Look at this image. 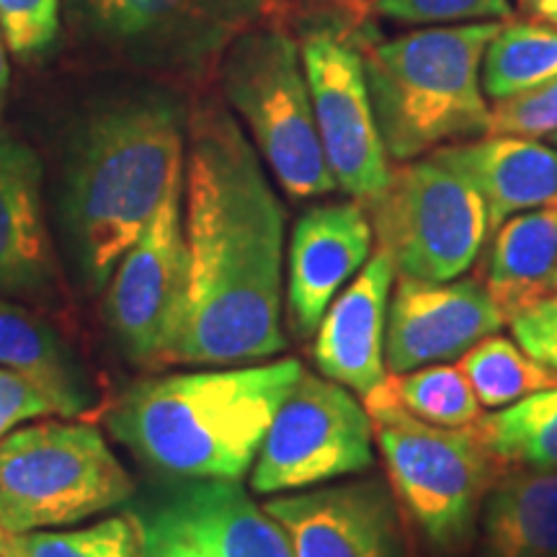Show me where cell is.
<instances>
[{"instance_id":"cell-1","label":"cell","mask_w":557,"mask_h":557,"mask_svg":"<svg viewBox=\"0 0 557 557\" xmlns=\"http://www.w3.org/2000/svg\"><path fill=\"white\" fill-rule=\"evenodd\" d=\"M284 230L287 214L238 120L199 101L184 171L186 289L160 367L246 364L287 348Z\"/></svg>"},{"instance_id":"cell-2","label":"cell","mask_w":557,"mask_h":557,"mask_svg":"<svg viewBox=\"0 0 557 557\" xmlns=\"http://www.w3.org/2000/svg\"><path fill=\"white\" fill-rule=\"evenodd\" d=\"M302 372L299 359H276L143 380L111 406L107 426L165 475L240 480Z\"/></svg>"},{"instance_id":"cell-3","label":"cell","mask_w":557,"mask_h":557,"mask_svg":"<svg viewBox=\"0 0 557 557\" xmlns=\"http://www.w3.org/2000/svg\"><path fill=\"white\" fill-rule=\"evenodd\" d=\"M184 171V120L160 96L114 103L83 124L67 158L65 220L96 289L109 282Z\"/></svg>"},{"instance_id":"cell-4","label":"cell","mask_w":557,"mask_h":557,"mask_svg":"<svg viewBox=\"0 0 557 557\" xmlns=\"http://www.w3.org/2000/svg\"><path fill=\"white\" fill-rule=\"evenodd\" d=\"M498 32V21H485L359 47L382 143L395 163L487 135L480 67Z\"/></svg>"},{"instance_id":"cell-5","label":"cell","mask_w":557,"mask_h":557,"mask_svg":"<svg viewBox=\"0 0 557 557\" xmlns=\"http://www.w3.org/2000/svg\"><path fill=\"white\" fill-rule=\"evenodd\" d=\"M389 475V487L408 517L438 549L470 540L483 500L506 468L487 449L478 423L459 429L431 426L408 413L389 380L364 398Z\"/></svg>"},{"instance_id":"cell-6","label":"cell","mask_w":557,"mask_h":557,"mask_svg":"<svg viewBox=\"0 0 557 557\" xmlns=\"http://www.w3.org/2000/svg\"><path fill=\"white\" fill-rule=\"evenodd\" d=\"M132 493L135 480L90 423L45 418L0 442V534L78 524Z\"/></svg>"},{"instance_id":"cell-7","label":"cell","mask_w":557,"mask_h":557,"mask_svg":"<svg viewBox=\"0 0 557 557\" xmlns=\"http://www.w3.org/2000/svg\"><path fill=\"white\" fill-rule=\"evenodd\" d=\"M218 70L227 103L246 122L278 186L295 199L325 197L336 189L292 34L253 26L227 47Z\"/></svg>"},{"instance_id":"cell-8","label":"cell","mask_w":557,"mask_h":557,"mask_svg":"<svg viewBox=\"0 0 557 557\" xmlns=\"http://www.w3.org/2000/svg\"><path fill=\"white\" fill-rule=\"evenodd\" d=\"M278 0H65L75 37L132 65L178 78L212 75L243 32Z\"/></svg>"},{"instance_id":"cell-9","label":"cell","mask_w":557,"mask_h":557,"mask_svg":"<svg viewBox=\"0 0 557 557\" xmlns=\"http://www.w3.org/2000/svg\"><path fill=\"white\" fill-rule=\"evenodd\" d=\"M377 248L398 276L449 282L462 276L483 248L487 209L465 173L436 156L389 171L385 191L367 201Z\"/></svg>"},{"instance_id":"cell-10","label":"cell","mask_w":557,"mask_h":557,"mask_svg":"<svg viewBox=\"0 0 557 557\" xmlns=\"http://www.w3.org/2000/svg\"><path fill=\"white\" fill-rule=\"evenodd\" d=\"M372 465L374 426L364 403L338 382L302 372L263 436L250 487L259 496H282Z\"/></svg>"},{"instance_id":"cell-11","label":"cell","mask_w":557,"mask_h":557,"mask_svg":"<svg viewBox=\"0 0 557 557\" xmlns=\"http://www.w3.org/2000/svg\"><path fill=\"white\" fill-rule=\"evenodd\" d=\"M297 45L329 169L338 189L367 205L385 191L393 169L369 99L359 45L325 24L305 29Z\"/></svg>"},{"instance_id":"cell-12","label":"cell","mask_w":557,"mask_h":557,"mask_svg":"<svg viewBox=\"0 0 557 557\" xmlns=\"http://www.w3.org/2000/svg\"><path fill=\"white\" fill-rule=\"evenodd\" d=\"M184 181L109 276L107 320L124 354L143 367L163 364L186 289Z\"/></svg>"},{"instance_id":"cell-13","label":"cell","mask_w":557,"mask_h":557,"mask_svg":"<svg viewBox=\"0 0 557 557\" xmlns=\"http://www.w3.org/2000/svg\"><path fill=\"white\" fill-rule=\"evenodd\" d=\"M506 323L478 278L426 282L398 276L387 312L385 367L389 374H406L459 359Z\"/></svg>"},{"instance_id":"cell-14","label":"cell","mask_w":557,"mask_h":557,"mask_svg":"<svg viewBox=\"0 0 557 557\" xmlns=\"http://www.w3.org/2000/svg\"><path fill=\"white\" fill-rule=\"evenodd\" d=\"M295 557H403L393 487L377 478L269 498Z\"/></svg>"},{"instance_id":"cell-15","label":"cell","mask_w":557,"mask_h":557,"mask_svg":"<svg viewBox=\"0 0 557 557\" xmlns=\"http://www.w3.org/2000/svg\"><path fill=\"white\" fill-rule=\"evenodd\" d=\"M45 165L32 145L0 132V297L60 308L65 284L45 214Z\"/></svg>"},{"instance_id":"cell-16","label":"cell","mask_w":557,"mask_h":557,"mask_svg":"<svg viewBox=\"0 0 557 557\" xmlns=\"http://www.w3.org/2000/svg\"><path fill=\"white\" fill-rule=\"evenodd\" d=\"M374 230L359 199L318 205L297 220L287 261V315L297 338L315 336L341 287L369 261Z\"/></svg>"},{"instance_id":"cell-17","label":"cell","mask_w":557,"mask_h":557,"mask_svg":"<svg viewBox=\"0 0 557 557\" xmlns=\"http://www.w3.org/2000/svg\"><path fill=\"white\" fill-rule=\"evenodd\" d=\"M395 276L389 256L374 250L351 284L338 292L315 331L312 357L320 374L361 398L387 380L385 333Z\"/></svg>"},{"instance_id":"cell-18","label":"cell","mask_w":557,"mask_h":557,"mask_svg":"<svg viewBox=\"0 0 557 557\" xmlns=\"http://www.w3.org/2000/svg\"><path fill=\"white\" fill-rule=\"evenodd\" d=\"M470 178L496 230L527 209L557 205V150L532 137L485 135L431 152Z\"/></svg>"},{"instance_id":"cell-19","label":"cell","mask_w":557,"mask_h":557,"mask_svg":"<svg viewBox=\"0 0 557 557\" xmlns=\"http://www.w3.org/2000/svg\"><path fill=\"white\" fill-rule=\"evenodd\" d=\"M165 508L209 557H295L284 529L240 480H194Z\"/></svg>"},{"instance_id":"cell-20","label":"cell","mask_w":557,"mask_h":557,"mask_svg":"<svg viewBox=\"0 0 557 557\" xmlns=\"http://www.w3.org/2000/svg\"><path fill=\"white\" fill-rule=\"evenodd\" d=\"M557 205L513 214L496 227L480 278L506 320L555 295Z\"/></svg>"},{"instance_id":"cell-21","label":"cell","mask_w":557,"mask_h":557,"mask_svg":"<svg viewBox=\"0 0 557 557\" xmlns=\"http://www.w3.org/2000/svg\"><path fill=\"white\" fill-rule=\"evenodd\" d=\"M485 557H557V470L506 468L480 508Z\"/></svg>"},{"instance_id":"cell-22","label":"cell","mask_w":557,"mask_h":557,"mask_svg":"<svg viewBox=\"0 0 557 557\" xmlns=\"http://www.w3.org/2000/svg\"><path fill=\"white\" fill-rule=\"evenodd\" d=\"M0 367L34 382L60 416L78 418L94 406L88 377L52 325L9 297H0Z\"/></svg>"},{"instance_id":"cell-23","label":"cell","mask_w":557,"mask_h":557,"mask_svg":"<svg viewBox=\"0 0 557 557\" xmlns=\"http://www.w3.org/2000/svg\"><path fill=\"white\" fill-rule=\"evenodd\" d=\"M478 429L504 468L557 470V387L483 416Z\"/></svg>"},{"instance_id":"cell-24","label":"cell","mask_w":557,"mask_h":557,"mask_svg":"<svg viewBox=\"0 0 557 557\" xmlns=\"http://www.w3.org/2000/svg\"><path fill=\"white\" fill-rule=\"evenodd\" d=\"M557 81V29L545 24H508L483 54V90L504 101Z\"/></svg>"},{"instance_id":"cell-25","label":"cell","mask_w":557,"mask_h":557,"mask_svg":"<svg viewBox=\"0 0 557 557\" xmlns=\"http://www.w3.org/2000/svg\"><path fill=\"white\" fill-rule=\"evenodd\" d=\"M459 372L475 389L483 408H506L527 395L557 387V369H549L504 336H487L465 351Z\"/></svg>"},{"instance_id":"cell-26","label":"cell","mask_w":557,"mask_h":557,"mask_svg":"<svg viewBox=\"0 0 557 557\" xmlns=\"http://www.w3.org/2000/svg\"><path fill=\"white\" fill-rule=\"evenodd\" d=\"M143 542L145 521L122 513L67 532L34 529L3 534L0 557H143Z\"/></svg>"},{"instance_id":"cell-27","label":"cell","mask_w":557,"mask_h":557,"mask_svg":"<svg viewBox=\"0 0 557 557\" xmlns=\"http://www.w3.org/2000/svg\"><path fill=\"white\" fill-rule=\"evenodd\" d=\"M387 380L400 406L431 426H472L485 416L457 364H429L406 374H387Z\"/></svg>"},{"instance_id":"cell-28","label":"cell","mask_w":557,"mask_h":557,"mask_svg":"<svg viewBox=\"0 0 557 557\" xmlns=\"http://www.w3.org/2000/svg\"><path fill=\"white\" fill-rule=\"evenodd\" d=\"M62 0H0V34L18 58L50 50L60 32Z\"/></svg>"},{"instance_id":"cell-29","label":"cell","mask_w":557,"mask_h":557,"mask_svg":"<svg viewBox=\"0 0 557 557\" xmlns=\"http://www.w3.org/2000/svg\"><path fill=\"white\" fill-rule=\"evenodd\" d=\"M557 132V81L496 101L491 109L487 135L545 137Z\"/></svg>"},{"instance_id":"cell-30","label":"cell","mask_w":557,"mask_h":557,"mask_svg":"<svg viewBox=\"0 0 557 557\" xmlns=\"http://www.w3.org/2000/svg\"><path fill=\"white\" fill-rule=\"evenodd\" d=\"M374 11L403 24L511 18L508 0H374Z\"/></svg>"},{"instance_id":"cell-31","label":"cell","mask_w":557,"mask_h":557,"mask_svg":"<svg viewBox=\"0 0 557 557\" xmlns=\"http://www.w3.org/2000/svg\"><path fill=\"white\" fill-rule=\"evenodd\" d=\"M50 416H60L58 408L34 382L0 367V442L21 423Z\"/></svg>"},{"instance_id":"cell-32","label":"cell","mask_w":557,"mask_h":557,"mask_svg":"<svg viewBox=\"0 0 557 557\" xmlns=\"http://www.w3.org/2000/svg\"><path fill=\"white\" fill-rule=\"evenodd\" d=\"M511 329L529 357L557 369V292L513 318Z\"/></svg>"},{"instance_id":"cell-33","label":"cell","mask_w":557,"mask_h":557,"mask_svg":"<svg viewBox=\"0 0 557 557\" xmlns=\"http://www.w3.org/2000/svg\"><path fill=\"white\" fill-rule=\"evenodd\" d=\"M143 557H209L184 527L173 519L169 508L158 511L156 517L145 519Z\"/></svg>"},{"instance_id":"cell-34","label":"cell","mask_w":557,"mask_h":557,"mask_svg":"<svg viewBox=\"0 0 557 557\" xmlns=\"http://www.w3.org/2000/svg\"><path fill=\"white\" fill-rule=\"evenodd\" d=\"M527 11H532L534 16L549 21V24L557 26V0H521Z\"/></svg>"},{"instance_id":"cell-35","label":"cell","mask_w":557,"mask_h":557,"mask_svg":"<svg viewBox=\"0 0 557 557\" xmlns=\"http://www.w3.org/2000/svg\"><path fill=\"white\" fill-rule=\"evenodd\" d=\"M5 88H9V60H5V41L0 34V101H3Z\"/></svg>"},{"instance_id":"cell-36","label":"cell","mask_w":557,"mask_h":557,"mask_svg":"<svg viewBox=\"0 0 557 557\" xmlns=\"http://www.w3.org/2000/svg\"><path fill=\"white\" fill-rule=\"evenodd\" d=\"M549 143H553L555 148H557V132H553V135H549Z\"/></svg>"},{"instance_id":"cell-37","label":"cell","mask_w":557,"mask_h":557,"mask_svg":"<svg viewBox=\"0 0 557 557\" xmlns=\"http://www.w3.org/2000/svg\"><path fill=\"white\" fill-rule=\"evenodd\" d=\"M553 289L557 292V271H555V278H553Z\"/></svg>"}]
</instances>
